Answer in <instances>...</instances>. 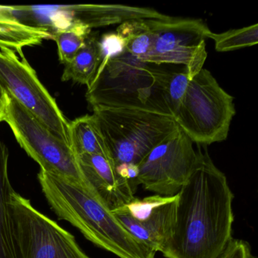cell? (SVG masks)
Here are the masks:
<instances>
[{"label": "cell", "instance_id": "1", "mask_svg": "<svg viewBox=\"0 0 258 258\" xmlns=\"http://www.w3.org/2000/svg\"><path fill=\"white\" fill-rule=\"evenodd\" d=\"M174 229L166 258H220L232 240L234 194L226 175L199 150L194 169L178 193Z\"/></svg>", "mask_w": 258, "mask_h": 258}, {"label": "cell", "instance_id": "2", "mask_svg": "<svg viewBox=\"0 0 258 258\" xmlns=\"http://www.w3.org/2000/svg\"><path fill=\"white\" fill-rule=\"evenodd\" d=\"M39 182L52 211L92 243L119 258H155L156 252L134 237L96 193L40 170Z\"/></svg>", "mask_w": 258, "mask_h": 258}, {"label": "cell", "instance_id": "3", "mask_svg": "<svg viewBox=\"0 0 258 258\" xmlns=\"http://www.w3.org/2000/svg\"><path fill=\"white\" fill-rule=\"evenodd\" d=\"M86 97L92 107L134 108L171 116L157 81L155 64L140 61L127 52L98 69Z\"/></svg>", "mask_w": 258, "mask_h": 258}, {"label": "cell", "instance_id": "4", "mask_svg": "<svg viewBox=\"0 0 258 258\" xmlns=\"http://www.w3.org/2000/svg\"><path fill=\"white\" fill-rule=\"evenodd\" d=\"M115 166H138L157 145L179 129L171 116L134 108L93 107Z\"/></svg>", "mask_w": 258, "mask_h": 258}, {"label": "cell", "instance_id": "5", "mask_svg": "<svg viewBox=\"0 0 258 258\" xmlns=\"http://www.w3.org/2000/svg\"><path fill=\"white\" fill-rule=\"evenodd\" d=\"M233 101L203 68L190 80L173 119L193 143H220L227 138L235 114Z\"/></svg>", "mask_w": 258, "mask_h": 258}, {"label": "cell", "instance_id": "6", "mask_svg": "<svg viewBox=\"0 0 258 258\" xmlns=\"http://www.w3.org/2000/svg\"><path fill=\"white\" fill-rule=\"evenodd\" d=\"M3 121L8 123L21 147L39 164L40 170L73 181L93 191L81 173L72 147L55 137L37 117L7 93Z\"/></svg>", "mask_w": 258, "mask_h": 258}, {"label": "cell", "instance_id": "7", "mask_svg": "<svg viewBox=\"0 0 258 258\" xmlns=\"http://www.w3.org/2000/svg\"><path fill=\"white\" fill-rule=\"evenodd\" d=\"M11 213L19 258H91L72 234L16 191Z\"/></svg>", "mask_w": 258, "mask_h": 258}, {"label": "cell", "instance_id": "8", "mask_svg": "<svg viewBox=\"0 0 258 258\" xmlns=\"http://www.w3.org/2000/svg\"><path fill=\"white\" fill-rule=\"evenodd\" d=\"M0 90L9 93L37 117L55 137L71 146L70 123L24 55L0 49Z\"/></svg>", "mask_w": 258, "mask_h": 258}, {"label": "cell", "instance_id": "9", "mask_svg": "<svg viewBox=\"0 0 258 258\" xmlns=\"http://www.w3.org/2000/svg\"><path fill=\"white\" fill-rule=\"evenodd\" d=\"M147 22L153 33V44L140 61L182 66L189 79L194 78L203 69L208 56L205 40L211 31L206 24L201 19L167 16Z\"/></svg>", "mask_w": 258, "mask_h": 258}, {"label": "cell", "instance_id": "10", "mask_svg": "<svg viewBox=\"0 0 258 258\" xmlns=\"http://www.w3.org/2000/svg\"><path fill=\"white\" fill-rule=\"evenodd\" d=\"M197 158L193 142L179 127L140 163L137 184L160 196H176L188 180Z\"/></svg>", "mask_w": 258, "mask_h": 258}, {"label": "cell", "instance_id": "11", "mask_svg": "<svg viewBox=\"0 0 258 258\" xmlns=\"http://www.w3.org/2000/svg\"><path fill=\"white\" fill-rule=\"evenodd\" d=\"M77 159L84 179L111 211L135 199L131 183L117 173L112 159L92 154L78 155Z\"/></svg>", "mask_w": 258, "mask_h": 258}, {"label": "cell", "instance_id": "12", "mask_svg": "<svg viewBox=\"0 0 258 258\" xmlns=\"http://www.w3.org/2000/svg\"><path fill=\"white\" fill-rule=\"evenodd\" d=\"M176 205L177 199L159 207L145 221L133 218L125 205L113 210L111 212L134 237L157 253L162 250L173 234L176 222Z\"/></svg>", "mask_w": 258, "mask_h": 258}, {"label": "cell", "instance_id": "13", "mask_svg": "<svg viewBox=\"0 0 258 258\" xmlns=\"http://www.w3.org/2000/svg\"><path fill=\"white\" fill-rule=\"evenodd\" d=\"M165 16L153 9L123 5L87 4L81 5L80 12L81 23L90 29L121 25L128 21L162 19Z\"/></svg>", "mask_w": 258, "mask_h": 258}, {"label": "cell", "instance_id": "14", "mask_svg": "<svg viewBox=\"0 0 258 258\" xmlns=\"http://www.w3.org/2000/svg\"><path fill=\"white\" fill-rule=\"evenodd\" d=\"M8 161V149L0 140V258H19L11 213L15 190L9 176Z\"/></svg>", "mask_w": 258, "mask_h": 258}, {"label": "cell", "instance_id": "15", "mask_svg": "<svg viewBox=\"0 0 258 258\" xmlns=\"http://www.w3.org/2000/svg\"><path fill=\"white\" fill-rule=\"evenodd\" d=\"M71 146L76 156L92 154L111 158L103 136L93 114L78 117L69 126Z\"/></svg>", "mask_w": 258, "mask_h": 258}, {"label": "cell", "instance_id": "16", "mask_svg": "<svg viewBox=\"0 0 258 258\" xmlns=\"http://www.w3.org/2000/svg\"><path fill=\"white\" fill-rule=\"evenodd\" d=\"M100 62L99 39L96 36L90 35L81 50L64 64L61 80L73 81L89 87L95 79Z\"/></svg>", "mask_w": 258, "mask_h": 258}, {"label": "cell", "instance_id": "17", "mask_svg": "<svg viewBox=\"0 0 258 258\" xmlns=\"http://www.w3.org/2000/svg\"><path fill=\"white\" fill-rule=\"evenodd\" d=\"M47 39H52V33L44 27L22 22H0V49H11L22 55H24L23 48L40 44L43 40Z\"/></svg>", "mask_w": 258, "mask_h": 258}, {"label": "cell", "instance_id": "18", "mask_svg": "<svg viewBox=\"0 0 258 258\" xmlns=\"http://www.w3.org/2000/svg\"><path fill=\"white\" fill-rule=\"evenodd\" d=\"M155 76L161 88L163 99L169 113L173 117L189 83L186 69L184 67L182 70L175 72L160 67H155Z\"/></svg>", "mask_w": 258, "mask_h": 258}, {"label": "cell", "instance_id": "19", "mask_svg": "<svg viewBox=\"0 0 258 258\" xmlns=\"http://www.w3.org/2000/svg\"><path fill=\"white\" fill-rule=\"evenodd\" d=\"M146 20H134L119 25L116 32L126 40V52L141 61L153 44V33Z\"/></svg>", "mask_w": 258, "mask_h": 258}, {"label": "cell", "instance_id": "20", "mask_svg": "<svg viewBox=\"0 0 258 258\" xmlns=\"http://www.w3.org/2000/svg\"><path fill=\"white\" fill-rule=\"evenodd\" d=\"M91 29L81 24H75L64 29L52 31V40L58 46V58L66 64L75 57L85 44Z\"/></svg>", "mask_w": 258, "mask_h": 258}, {"label": "cell", "instance_id": "21", "mask_svg": "<svg viewBox=\"0 0 258 258\" xmlns=\"http://www.w3.org/2000/svg\"><path fill=\"white\" fill-rule=\"evenodd\" d=\"M207 38L215 43L217 52H229L256 45L258 42V25H250L240 29L230 30L222 34L210 31Z\"/></svg>", "mask_w": 258, "mask_h": 258}, {"label": "cell", "instance_id": "22", "mask_svg": "<svg viewBox=\"0 0 258 258\" xmlns=\"http://www.w3.org/2000/svg\"><path fill=\"white\" fill-rule=\"evenodd\" d=\"M177 198L178 195L174 196H162L157 194L148 196L143 199L135 198L125 207L133 218L139 221H145L157 208L174 202Z\"/></svg>", "mask_w": 258, "mask_h": 258}, {"label": "cell", "instance_id": "23", "mask_svg": "<svg viewBox=\"0 0 258 258\" xmlns=\"http://www.w3.org/2000/svg\"><path fill=\"white\" fill-rule=\"evenodd\" d=\"M101 62L99 69L103 67L110 59L120 56L126 52V42L117 32L108 33L99 40Z\"/></svg>", "mask_w": 258, "mask_h": 258}, {"label": "cell", "instance_id": "24", "mask_svg": "<svg viewBox=\"0 0 258 258\" xmlns=\"http://www.w3.org/2000/svg\"><path fill=\"white\" fill-rule=\"evenodd\" d=\"M220 258H255L247 241L232 238Z\"/></svg>", "mask_w": 258, "mask_h": 258}, {"label": "cell", "instance_id": "25", "mask_svg": "<svg viewBox=\"0 0 258 258\" xmlns=\"http://www.w3.org/2000/svg\"><path fill=\"white\" fill-rule=\"evenodd\" d=\"M117 173L123 179L129 181L132 187L133 191L135 193L138 184L137 179L139 176V167L135 164H123L115 166Z\"/></svg>", "mask_w": 258, "mask_h": 258}, {"label": "cell", "instance_id": "26", "mask_svg": "<svg viewBox=\"0 0 258 258\" xmlns=\"http://www.w3.org/2000/svg\"><path fill=\"white\" fill-rule=\"evenodd\" d=\"M0 22L7 23H16L21 22L12 11L10 7L0 6Z\"/></svg>", "mask_w": 258, "mask_h": 258}, {"label": "cell", "instance_id": "27", "mask_svg": "<svg viewBox=\"0 0 258 258\" xmlns=\"http://www.w3.org/2000/svg\"><path fill=\"white\" fill-rule=\"evenodd\" d=\"M5 110V93L0 90V123L3 122Z\"/></svg>", "mask_w": 258, "mask_h": 258}]
</instances>
